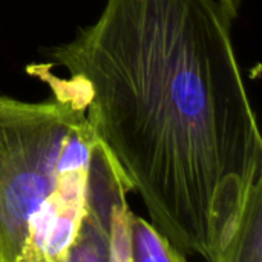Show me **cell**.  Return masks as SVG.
Instances as JSON below:
<instances>
[{
  "label": "cell",
  "instance_id": "obj_2",
  "mask_svg": "<svg viewBox=\"0 0 262 262\" xmlns=\"http://www.w3.org/2000/svg\"><path fill=\"white\" fill-rule=\"evenodd\" d=\"M28 72L52 95L0 94V262H130L127 178L69 81Z\"/></svg>",
  "mask_w": 262,
  "mask_h": 262
},
{
  "label": "cell",
  "instance_id": "obj_3",
  "mask_svg": "<svg viewBox=\"0 0 262 262\" xmlns=\"http://www.w3.org/2000/svg\"><path fill=\"white\" fill-rule=\"evenodd\" d=\"M130 262H184L187 258L150 223L132 215L129 227Z\"/></svg>",
  "mask_w": 262,
  "mask_h": 262
},
{
  "label": "cell",
  "instance_id": "obj_1",
  "mask_svg": "<svg viewBox=\"0 0 262 262\" xmlns=\"http://www.w3.org/2000/svg\"><path fill=\"white\" fill-rule=\"evenodd\" d=\"M216 0H106L52 49L152 218L186 258L229 262L262 198V137Z\"/></svg>",
  "mask_w": 262,
  "mask_h": 262
},
{
  "label": "cell",
  "instance_id": "obj_4",
  "mask_svg": "<svg viewBox=\"0 0 262 262\" xmlns=\"http://www.w3.org/2000/svg\"><path fill=\"white\" fill-rule=\"evenodd\" d=\"M216 3L224 9V12L230 17V20H235L239 14L243 0H216Z\"/></svg>",
  "mask_w": 262,
  "mask_h": 262
}]
</instances>
